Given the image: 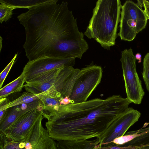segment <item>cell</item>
<instances>
[{"label": "cell", "mask_w": 149, "mask_h": 149, "mask_svg": "<svg viewBox=\"0 0 149 149\" xmlns=\"http://www.w3.org/2000/svg\"><path fill=\"white\" fill-rule=\"evenodd\" d=\"M42 114L37 122L29 140L31 149H57V142L51 137L42 125Z\"/></svg>", "instance_id": "12"}, {"label": "cell", "mask_w": 149, "mask_h": 149, "mask_svg": "<svg viewBox=\"0 0 149 149\" xmlns=\"http://www.w3.org/2000/svg\"><path fill=\"white\" fill-rule=\"evenodd\" d=\"M42 105L40 100L23 104L8 109L6 115L0 123V133H3L13 122L25 113Z\"/></svg>", "instance_id": "13"}, {"label": "cell", "mask_w": 149, "mask_h": 149, "mask_svg": "<svg viewBox=\"0 0 149 149\" xmlns=\"http://www.w3.org/2000/svg\"><path fill=\"white\" fill-rule=\"evenodd\" d=\"M120 61L127 98L132 103L139 104L142 102L145 92L136 70V59L131 48L122 52Z\"/></svg>", "instance_id": "5"}, {"label": "cell", "mask_w": 149, "mask_h": 149, "mask_svg": "<svg viewBox=\"0 0 149 149\" xmlns=\"http://www.w3.org/2000/svg\"><path fill=\"white\" fill-rule=\"evenodd\" d=\"M143 1L144 8V12L148 19H149V2L147 0H143Z\"/></svg>", "instance_id": "25"}, {"label": "cell", "mask_w": 149, "mask_h": 149, "mask_svg": "<svg viewBox=\"0 0 149 149\" xmlns=\"http://www.w3.org/2000/svg\"><path fill=\"white\" fill-rule=\"evenodd\" d=\"M52 0H0L1 3H4L14 9L18 8H27L38 6L51 1Z\"/></svg>", "instance_id": "18"}, {"label": "cell", "mask_w": 149, "mask_h": 149, "mask_svg": "<svg viewBox=\"0 0 149 149\" xmlns=\"http://www.w3.org/2000/svg\"><path fill=\"white\" fill-rule=\"evenodd\" d=\"M17 54H16L13 58L9 63L8 65L1 72L0 74V88H1L3 83L8 73L9 72L12 66L15 63Z\"/></svg>", "instance_id": "23"}, {"label": "cell", "mask_w": 149, "mask_h": 149, "mask_svg": "<svg viewBox=\"0 0 149 149\" xmlns=\"http://www.w3.org/2000/svg\"><path fill=\"white\" fill-rule=\"evenodd\" d=\"M141 116L140 112L128 107L110 125L99 138H97V146L114 145L112 142L116 138L123 136L129 128L136 123Z\"/></svg>", "instance_id": "8"}, {"label": "cell", "mask_w": 149, "mask_h": 149, "mask_svg": "<svg viewBox=\"0 0 149 149\" xmlns=\"http://www.w3.org/2000/svg\"><path fill=\"white\" fill-rule=\"evenodd\" d=\"M122 5L119 0H99L84 34L105 49L115 45Z\"/></svg>", "instance_id": "3"}, {"label": "cell", "mask_w": 149, "mask_h": 149, "mask_svg": "<svg viewBox=\"0 0 149 149\" xmlns=\"http://www.w3.org/2000/svg\"><path fill=\"white\" fill-rule=\"evenodd\" d=\"M60 105H67L71 103L70 99L68 97L63 98L61 100Z\"/></svg>", "instance_id": "26"}, {"label": "cell", "mask_w": 149, "mask_h": 149, "mask_svg": "<svg viewBox=\"0 0 149 149\" xmlns=\"http://www.w3.org/2000/svg\"><path fill=\"white\" fill-rule=\"evenodd\" d=\"M39 100V99L36 95L26 91L23 93L16 99L12 101L9 102L6 105V108L8 109L13 107L23 104H28Z\"/></svg>", "instance_id": "19"}, {"label": "cell", "mask_w": 149, "mask_h": 149, "mask_svg": "<svg viewBox=\"0 0 149 149\" xmlns=\"http://www.w3.org/2000/svg\"><path fill=\"white\" fill-rule=\"evenodd\" d=\"M61 68L47 72L26 81L24 87L26 91L35 95L47 91L53 86Z\"/></svg>", "instance_id": "11"}, {"label": "cell", "mask_w": 149, "mask_h": 149, "mask_svg": "<svg viewBox=\"0 0 149 149\" xmlns=\"http://www.w3.org/2000/svg\"><path fill=\"white\" fill-rule=\"evenodd\" d=\"M25 143L24 141L10 140L3 134L0 133V149H25Z\"/></svg>", "instance_id": "20"}, {"label": "cell", "mask_w": 149, "mask_h": 149, "mask_svg": "<svg viewBox=\"0 0 149 149\" xmlns=\"http://www.w3.org/2000/svg\"><path fill=\"white\" fill-rule=\"evenodd\" d=\"M136 131V137L124 145L136 149H149V126Z\"/></svg>", "instance_id": "16"}, {"label": "cell", "mask_w": 149, "mask_h": 149, "mask_svg": "<svg viewBox=\"0 0 149 149\" xmlns=\"http://www.w3.org/2000/svg\"><path fill=\"white\" fill-rule=\"evenodd\" d=\"M136 60H139L138 62L140 63L141 61V55L139 53L136 54L135 56Z\"/></svg>", "instance_id": "27"}, {"label": "cell", "mask_w": 149, "mask_h": 149, "mask_svg": "<svg viewBox=\"0 0 149 149\" xmlns=\"http://www.w3.org/2000/svg\"><path fill=\"white\" fill-rule=\"evenodd\" d=\"M120 15L118 36L121 40L131 41L145 28L148 18L144 10L130 0L127 1L122 6Z\"/></svg>", "instance_id": "4"}, {"label": "cell", "mask_w": 149, "mask_h": 149, "mask_svg": "<svg viewBox=\"0 0 149 149\" xmlns=\"http://www.w3.org/2000/svg\"><path fill=\"white\" fill-rule=\"evenodd\" d=\"M131 103L127 98L113 95L104 99L60 105L43 116L47 120V130L54 140H88L100 137Z\"/></svg>", "instance_id": "2"}, {"label": "cell", "mask_w": 149, "mask_h": 149, "mask_svg": "<svg viewBox=\"0 0 149 149\" xmlns=\"http://www.w3.org/2000/svg\"><path fill=\"white\" fill-rule=\"evenodd\" d=\"M75 59L61 58L45 57L29 61L23 68L22 73L26 81L50 70L66 66H73Z\"/></svg>", "instance_id": "9"}, {"label": "cell", "mask_w": 149, "mask_h": 149, "mask_svg": "<svg viewBox=\"0 0 149 149\" xmlns=\"http://www.w3.org/2000/svg\"><path fill=\"white\" fill-rule=\"evenodd\" d=\"M26 81V77L22 72L16 79L0 89V99L6 97L11 94L21 91Z\"/></svg>", "instance_id": "17"}, {"label": "cell", "mask_w": 149, "mask_h": 149, "mask_svg": "<svg viewBox=\"0 0 149 149\" xmlns=\"http://www.w3.org/2000/svg\"><path fill=\"white\" fill-rule=\"evenodd\" d=\"M80 71L79 69L72 66L61 68L53 86L62 97L70 98Z\"/></svg>", "instance_id": "10"}, {"label": "cell", "mask_w": 149, "mask_h": 149, "mask_svg": "<svg viewBox=\"0 0 149 149\" xmlns=\"http://www.w3.org/2000/svg\"><path fill=\"white\" fill-rule=\"evenodd\" d=\"M143 78L146 88L149 93V52L145 56L143 61Z\"/></svg>", "instance_id": "22"}, {"label": "cell", "mask_w": 149, "mask_h": 149, "mask_svg": "<svg viewBox=\"0 0 149 149\" xmlns=\"http://www.w3.org/2000/svg\"><path fill=\"white\" fill-rule=\"evenodd\" d=\"M43 107V112L49 113L56 110L60 105L62 97L61 94L53 87L36 95Z\"/></svg>", "instance_id": "14"}, {"label": "cell", "mask_w": 149, "mask_h": 149, "mask_svg": "<svg viewBox=\"0 0 149 149\" xmlns=\"http://www.w3.org/2000/svg\"><path fill=\"white\" fill-rule=\"evenodd\" d=\"M102 72V67L93 63L80 70L69 98L71 103L86 101L100 82Z\"/></svg>", "instance_id": "6"}, {"label": "cell", "mask_w": 149, "mask_h": 149, "mask_svg": "<svg viewBox=\"0 0 149 149\" xmlns=\"http://www.w3.org/2000/svg\"><path fill=\"white\" fill-rule=\"evenodd\" d=\"M57 0L34 6L17 19L24 27L29 61L45 57L81 59L88 49L68 3Z\"/></svg>", "instance_id": "1"}, {"label": "cell", "mask_w": 149, "mask_h": 149, "mask_svg": "<svg viewBox=\"0 0 149 149\" xmlns=\"http://www.w3.org/2000/svg\"><path fill=\"white\" fill-rule=\"evenodd\" d=\"M93 149H134L133 147L124 145H122L116 144L107 146H95Z\"/></svg>", "instance_id": "24"}, {"label": "cell", "mask_w": 149, "mask_h": 149, "mask_svg": "<svg viewBox=\"0 0 149 149\" xmlns=\"http://www.w3.org/2000/svg\"><path fill=\"white\" fill-rule=\"evenodd\" d=\"M43 111V106L41 105L25 113L17 119L2 133L11 141H28Z\"/></svg>", "instance_id": "7"}, {"label": "cell", "mask_w": 149, "mask_h": 149, "mask_svg": "<svg viewBox=\"0 0 149 149\" xmlns=\"http://www.w3.org/2000/svg\"><path fill=\"white\" fill-rule=\"evenodd\" d=\"M147 1L149 2V0H147Z\"/></svg>", "instance_id": "28"}, {"label": "cell", "mask_w": 149, "mask_h": 149, "mask_svg": "<svg viewBox=\"0 0 149 149\" xmlns=\"http://www.w3.org/2000/svg\"><path fill=\"white\" fill-rule=\"evenodd\" d=\"M14 9L4 3L0 5V22L8 21L12 17L13 10Z\"/></svg>", "instance_id": "21"}, {"label": "cell", "mask_w": 149, "mask_h": 149, "mask_svg": "<svg viewBox=\"0 0 149 149\" xmlns=\"http://www.w3.org/2000/svg\"><path fill=\"white\" fill-rule=\"evenodd\" d=\"M97 139L95 140L79 141H57V149H93L97 144Z\"/></svg>", "instance_id": "15"}]
</instances>
